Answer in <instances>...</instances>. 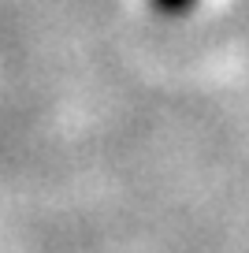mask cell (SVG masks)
I'll use <instances>...</instances> for the list:
<instances>
[{
  "mask_svg": "<svg viewBox=\"0 0 249 253\" xmlns=\"http://www.w3.org/2000/svg\"><path fill=\"white\" fill-rule=\"evenodd\" d=\"M160 11H167V15H182V11L194 8V0H153Z\"/></svg>",
  "mask_w": 249,
  "mask_h": 253,
  "instance_id": "6da1fadb",
  "label": "cell"
}]
</instances>
